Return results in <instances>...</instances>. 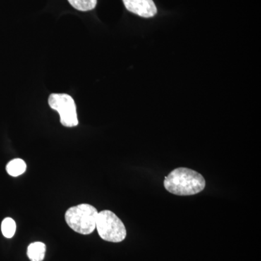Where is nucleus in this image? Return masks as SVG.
<instances>
[{"mask_svg":"<svg viewBox=\"0 0 261 261\" xmlns=\"http://www.w3.org/2000/svg\"><path fill=\"white\" fill-rule=\"evenodd\" d=\"M202 174L187 168H178L165 178L164 187L168 192L178 196L195 195L205 187Z\"/></svg>","mask_w":261,"mask_h":261,"instance_id":"1","label":"nucleus"},{"mask_svg":"<svg viewBox=\"0 0 261 261\" xmlns=\"http://www.w3.org/2000/svg\"><path fill=\"white\" fill-rule=\"evenodd\" d=\"M98 211L89 204H80L70 207L65 214L67 224L75 232L90 234L96 228Z\"/></svg>","mask_w":261,"mask_h":261,"instance_id":"2","label":"nucleus"},{"mask_svg":"<svg viewBox=\"0 0 261 261\" xmlns=\"http://www.w3.org/2000/svg\"><path fill=\"white\" fill-rule=\"evenodd\" d=\"M96 228L105 241L121 243L126 238V229L121 219L112 211L105 210L98 213Z\"/></svg>","mask_w":261,"mask_h":261,"instance_id":"3","label":"nucleus"},{"mask_svg":"<svg viewBox=\"0 0 261 261\" xmlns=\"http://www.w3.org/2000/svg\"><path fill=\"white\" fill-rule=\"evenodd\" d=\"M49 107L59 113L61 123L65 127L79 125L76 106L73 98L67 94H51L48 99Z\"/></svg>","mask_w":261,"mask_h":261,"instance_id":"4","label":"nucleus"},{"mask_svg":"<svg viewBox=\"0 0 261 261\" xmlns=\"http://www.w3.org/2000/svg\"><path fill=\"white\" fill-rule=\"evenodd\" d=\"M123 2L128 11L142 18H152L157 14V7L152 0H123Z\"/></svg>","mask_w":261,"mask_h":261,"instance_id":"5","label":"nucleus"},{"mask_svg":"<svg viewBox=\"0 0 261 261\" xmlns=\"http://www.w3.org/2000/svg\"><path fill=\"white\" fill-rule=\"evenodd\" d=\"M46 245L41 242H36L29 245L27 255L32 261H42L45 256Z\"/></svg>","mask_w":261,"mask_h":261,"instance_id":"6","label":"nucleus"},{"mask_svg":"<svg viewBox=\"0 0 261 261\" xmlns=\"http://www.w3.org/2000/svg\"><path fill=\"white\" fill-rule=\"evenodd\" d=\"M6 171L8 174L13 177L20 176L27 171V163L23 160L16 159L12 160L6 166Z\"/></svg>","mask_w":261,"mask_h":261,"instance_id":"7","label":"nucleus"},{"mask_svg":"<svg viewBox=\"0 0 261 261\" xmlns=\"http://www.w3.org/2000/svg\"><path fill=\"white\" fill-rule=\"evenodd\" d=\"M68 3L75 9L87 12L95 8L97 0H68Z\"/></svg>","mask_w":261,"mask_h":261,"instance_id":"8","label":"nucleus"},{"mask_svg":"<svg viewBox=\"0 0 261 261\" xmlns=\"http://www.w3.org/2000/svg\"><path fill=\"white\" fill-rule=\"evenodd\" d=\"M1 229L5 238H12L16 231V224L11 218H6L2 222Z\"/></svg>","mask_w":261,"mask_h":261,"instance_id":"9","label":"nucleus"}]
</instances>
